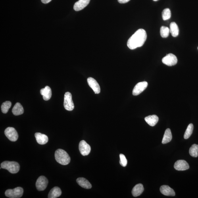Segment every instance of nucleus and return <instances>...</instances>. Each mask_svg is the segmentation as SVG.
Listing matches in <instances>:
<instances>
[{
	"label": "nucleus",
	"mask_w": 198,
	"mask_h": 198,
	"mask_svg": "<svg viewBox=\"0 0 198 198\" xmlns=\"http://www.w3.org/2000/svg\"><path fill=\"white\" fill-rule=\"evenodd\" d=\"M147 39V34L146 31L143 29H140L129 39L127 45L129 49L134 50L142 46Z\"/></svg>",
	"instance_id": "1"
},
{
	"label": "nucleus",
	"mask_w": 198,
	"mask_h": 198,
	"mask_svg": "<svg viewBox=\"0 0 198 198\" xmlns=\"http://www.w3.org/2000/svg\"><path fill=\"white\" fill-rule=\"evenodd\" d=\"M55 159L58 163L66 165L70 163V158L66 152L62 149L56 150L55 153Z\"/></svg>",
	"instance_id": "2"
},
{
	"label": "nucleus",
	"mask_w": 198,
	"mask_h": 198,
	"mask_svg": "<svg viewBox=\"0 0 198 198\" xmlns=\"http://www.w3.org/2000/svg\"><path fill=\"white\" fill-rule=\"evenodd\" d=\"M1 168L7 170L12 174H16L19 171L20 166L15 162L5 161L1 164Z\"/></svg>",
	"instance_id": "3"
},
{
	"label": "nucleus",
	"mask_w": 198,
	"mask_h": 198,
	"mask_svg": "<svg viewBox=\"0 0 198 198\" xmlns=\"http://www.w3.org/2000/svg\"><path fill=\"white\" fill-rule=\"evenodd\" d=\"M24 190L22 187H18L13 189H8L5 192L6 197L10 198H19L22 196Z\"/></svg>",
	"instance_id": "4"
},
{
	"label": "nucleus",
	"mask_w": 198,
	"mask_h": 198,
	"mask_svg": "<svg viewBox=\"0 0 198 198\" xmlns=\"http://www.w3.org/2000/svg\"><path fill=\"white\" fill-rule=\"evenodd\" d=\"M64 107L65 109L68 111H72L74 109V104L72 99L71 94L70 92H66L64 95Z\"/></svg>",
	"instance_id": "5"
},
{
	"label": "nucleus",
	"mask_w": 198,
	"mask_h": 198,
	"mask_svg": "<svg viewBox=\"0 0 198 198\" xmlns=\"http://www.w3.org/2000/svg\"><path fill=\"white\" fill-rule=\"evenodd\" d=\"M5 134L8 139L12 142L16 141L18 138L17 131L15 128L12 127H9L5 129Z\"/></svg>",
	"instance_id": "6"
},
{
	"label": "nucleus",
	"mask_w": 198,
	"mask_h": 198,
	"mask_svg": "<svg viewBox=\"0 0 198 198\" xmlns=\"http://www.w3.org/2000/svg\"><path fill=\"white\" fill-rule=\"evenodd\" d=\"M162 63L168 66L176 65L178 61L176 56L172 54H169L162 58Z\"/></svg>",
	"instance_id": "7"
},
{
	"label": "nucleus",
	"mask_w": 198,
	"mask_h": 198,
	"mask_svg": "<svg viewBox=\"0 0 198 198\" xmlns=\"http://www.w3.org/2000/svg\"><path fill=\"white\" fill-rule=\"evenodd\" d=\"M48 181L46 177L43 176H41L37 179L36 183V186L37 190L43 191L46 188Z\"/></svg>",
	"instance_id": "8"
},
{
	"label": "nucleus",
	"mask_w": 198,
	"mask_h": 198,
	"mask_svg": "<svg viewBox=\"0 0 198 198\" xmlns=\"http://www.w3.org/2000/svg\"><path fill=\"white\" fill-rule=\"evenodd\" d=\"M79 151L81 155L83 156L89 155L91 151V147L84 140L81 141L79 144Z\"/></svg>",
	"instance_id": "9"
},
{
	"label": "nucleus",
	"mask_w": 198,
	"mask_h": 198,
	"mask_svg": "<svg viewBox=\"0 0 198 198\" xmlns=\"http://www.w3.org/2000/svg\"><path fill=\"white\" fill-rule=\"evenodd\" d=\"M148 83L147 82H142L138 83L135 85L133 91V94L136 96L140 94L147 88Z\"/></svg>",
	"instance_id": "10"
},
{
	"label": "nucleus",
	"mask_w": 198,
	"mask_h": 198,
	"mask_svg": "<svg viewBox=\"0 0 198 198\" xmlns=\"http://www.w3.org/2000/svg\"><path fill=\"white\" fill-rule=\"evenodd\" d=\"M87 82H88L89 86L92 89L95 94H99L100 92L101 89L99 83L95 79L89 77L87 79Z\"/></svg>",
	"instance_id": "11"
},
{
	"label": "nucleus",
	"mask_w": 198,
	"mask_h": 198,
	"mask_svg": "<svg viewBox=\"0 0 198 198\" xmlns=\"http://www.w3.org/2000/svg\"><path fill=\"white\" fill-rule=\"evenodd\" d=\"M174 167L177 171H185L188 170L189 168V165L184 160H178L174 165Z\"/></svg>",
	"instance_id": "12"
},
{
	"label": "nucleus",
	"mask_w": 198,
	"mask_h": 198,
	"mask_svg": "<svg viewBox=\"0 0 198 198\" xmlns=\"http://www.w3.org/2000/svg\"><path fill=\"white\" fill-rule=\"evenodd\" d=\"M90 0H79L75 3L74 9L76 11H79L83 10L88 5Z\"/></svg>",
	"instance_id": "13"
},
{
	"label": "nucleus",
	"mask_w": 198,
	"mask_h": 198,
	"mask_svg": "<svg viewBox=\"0 0 198 198\" xmlns=\"http://www.w3.org/2000/svg\"><path fill=\"white\" fill-rule=\"evenodd\" d=\"M160 192L164 195L174 196L176 195L173 189L167 185H162L160 188Z\"/></svg>",
	"instance_id": "14"
},
{
	"label": "nucleus",
	"mask_w": 198,
	"mask_h": 198,
	"mask_svg": "<svg viewBox=\"0 0 198 198\" xmlns=\"http://www.w3.org/2000/svg\"><path fill=\"white\" fill-rule=\"evenodd\" d=\"M35 137L37 142L40 145H44L48 142V137L46 135L36 133L35 134Z\"/></svg>",
	"instance_id": "15"
},
{
	"label": "nucleus",
	"mask_w": 198,
	"mask_h": 198,
	"mask_svg": "<svg viewBox=\"0 0 198 198\" xmlns=\"http://www.w3.org/2000/svg\"><path fill=\"white\" fill-rule=\"evenodd\" d=\"M40 93L45 101L49 100L51 99L52 91L51 88L49 86H46L45 88L41 89Z\"/></svg>",
	"instance_id": "16"
},
{
	"label": "nucleus",
	"mask_w": 198,
	"mask_h": 198,
	"mask_svg": "<svg viewBox=\"0 0 198 198\" xmlns=\"http://www.w3.org/2000/svg\"><path fill=\"white\" fill-rule=\"evenodd\" d=\"M144 191V187L141 183L137 184L133 187L132 194L133 196L137 197L141 195Z\"/></svg>",
	"instance_id": "17"
},
{
	"label": "nucleus",
	"mask_w": 198,
	"mask_h": 198,
	"mask_svg": "<svg viewBox=\"0 0 198 198\" xmlns=\"http://www.w3.org/2000/svg\"><path fill=\"white\" fill-rule=\"evenodd\" d=\"M76 182L78 185L86 189H91L92 185L89 181L84 178H79L77 179Z\"/></svg>",
	"instance_id": "18"
},
{
	"label": "nucleus",
	"mask_w": 198,
	"mask_h": 198,
	"mask_svg": "<svg viewBox=\"0 0 198 198\" xmlns=\"http://www.w3.org/2000/svg\"><path fill=\"white\" fill-rule=\"evenodd\" d=\"M145 120L150 126L153 127L157 123L158 121V118L156 115H150L145 117Z\"/></svg>",
	"instance_id": "19"
},
{
	"label": "nucleus",
	"mask_w": 198,
	"mask_h": 198,
	"mask_svg": "<svg viewBox=\"0 0 198 198\" xmlns=\"http://www.w3.org/2000/svg\"><path fill=\"white\" fill-rule=\"evenodd\" d=\"M62 194L61 189L58 187H55L51 190L49 193V198H56L60 196Z\"/></svg>",
	"instance_id": "20"
},
{
	"label": "nucleus",
	"mask_w": 198,
	"mask_h": 198,
	"mask_svg": "<svg viewBox=\"0 0 198 198\" xmlns=\"http://www.w3.org/2000/svg\"><path fill=\"white\" fill-rule=\"evenodd\" d=\"M12 113L15 116L21 115L24 113V110L21 104L20 103H17L12 110Z\"/></svg>",
	"instance_id": "21"
},
{
	"label": "nucleus",
	"mask_w": 198,
	"mask_h": 198,
	"mask_svg": "<svg viewBox=\"0 0 198 198\" xmlns=\"http://www.w3.org/2000/svg\"><path fill=\"white\" fill-rule=\"evenodd\" d=\"M172 139V135L170 129L169 128L167 129L165 132L163 138L162 139V144H166L171 141Z\"/></svg>",
	"instance_id": "22"
},
{
	"label": "nucleus",
	"mask_w": 198,
	"mask_h": 198,
	"mask_svg": "<svg viewBox=\"0 0 198 198\" xmlns=\"http://www.w3.org/2000/svg\"><path fill=\"white\" fill-rule=\"evenodd\" d=\"M170 31L172 36L176 37L178 36L179 33V28L176 22L171 23L170 25Z\"/></svg>",
	"instance_id": "23"
},
{
	"label": "nucleus",
	"mask_w": 198,
	"mask_h": 198,
	"mask_svg": "<svg viewBox=\"0 0 198 198\" xmlns=\"http://www.w3.org/2000/svg\"><path fill=\"white\" fill-rule=\"evenodd\" d=\"M190 155L192 157H197L198 156V145L193 144L189 149Z\"/></svg>",
	"instance_id": "24"
},
{
	"label": "nucleus",
	"mask_w": 198,
	"mask_h": 198,
	"mask_svg": "<svg viewBox=\"0 0 198 198\" xmlns=\"http://www.w3.org/2000/svg\"><path fill=\"white\" fill-rule=\"evenodd\" d=\"M12 105L11 102L9 101H7L4 102L1 106L2 111L3 113H7L8 110L11 107Z\"/></svg>",
	"instance_id": "25"
},
{
	"label": "nucleus",
	"mask_w": 198,
	"mask_h": 198,
	"mask_svg": "<svg viewBox=\"0 0 198 198\" xmlns=\"http://www.w3.org/2000/svg\"><path fill=\"white\" fill-rule=\"evenodd\" d=\"M193 128V125L191 123L189 125L185 133L184 138L185 139H188L191 137L192 134Z\"/></svg>",
	"instance_id": "26"
},
{
	"label": "nucleus",
	"mask_w": 198,
	"mask_h": 198,
	"mask_svg": "<svg viewBox=\"0 0 198 198\" xmlns=\"http://www.w3.org/2000/svg\"><path fill=\"white\" fill-rule=\"evenodd\" d=\"M170 32V29L165 26H162L160 28V35L163 38H166L169 36Z\"/></svg>",
	"instance_id": "27"
},
{
	"label": "nucleus",
	"mask_w": 198,
	"mask_h": 198,
	"mask_svg": "<svg viewBox=\"0 0 198 198\" xmlns=\"http://www.w3.org/2000/svg\"><path fill=\"white\" fill-rule=\"evenodd\" d=\"M162 18L164 20L169 19L171 17V12L168 8H167L163 10L162 13Z\"/></svg>",
	"instance_id": "28"
},
{
	"label": "nucleus",
	"mask_w": 198,
	"mask_h": 198,
	"mask_svg": "<svg viewBox=\"0 0 198 198\" xmlns=\"http://www.w3.org/2000/svg\"><path fill=\"white\" fill-rule=\"evenodd\" d=\"M120 161H119L120 164L122 166L125 167L127 166L128 164V160H127L125 156L122 154H120Z\"/></svg>",
	"instance_id": "29"
},
{
	"label": "nucleus",
	"mask_w": 198,
	"mask_h": 198,
	"mask_svg": "<svg viewBox=\"0 0 198 198\" xmlns=\"http://www.w3.org/2000/svg\"><path fill=\"white\" fill-rule=\"evenodd\" d=\"M118 1L120 3H125L128 2L130 0H118Z\"/></svg>",
	"instance_id": "30"
},
{
	"label": "nucleus",
	"mask_w": 198,
	"mask_h": 198,
	"mask_svg": "<svg viewBox=\"0 0 198 198\" xmlns=\"http://www.w3.org/2000/svg\"><path fill=\"white\" fill-rule=\"evenodd\" d=\"M51 1L52 0H41V2H42L43 3L47 4L49 3L50 2H51Z\"/></svg>",
	"instance_id": "31"
},
{
	"label": "nucleus",
	"mask_w": 198,
	"mask_h": 198,
	"mask_svg": "<svg viewBox=\"0 0 198 198\" xmlns=\"http://www.w3.org/2000/svg\"><path fill=\"white\" fill-rule=\"evenodd\" d=\"M153 1H158V0H153Z\"/></svg>",
	"instance_id": "32"
},
{
	"label": "nucleus",
	"mask_w": 198,
	"mask_h": 198,
	"mask_svg": "<svg viewBox=\"0 0 198 198\" xmlns=\"http://www.w3.org/2000/svg\"></svg>",
	"instance_id": "33"
}]
</instances>
